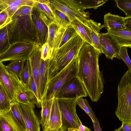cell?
I'll return each instance as SVG.
<instances>
[{
	"label": "cell",
	"mask_w": 131,
	"mask_h": 131,
	"mask_svg": "<svg viewBox=\"0 0 131 131\" xmlns=\"http://www.w3.org/2000/svg\"><path fill=\"white\" fill-rule=\"evenodd\" d=\"M101 53L90 45L85 42L79 52L77 76L88 95L96 102L104 92L103 78L100 70L99 56Z\"/></svg>",
	"instance_id": "1"
},
{
	"label": "cell",
	"mask_w": 131,
	"mask_h": 131,
	"mask_svg": "<svg viewBox=\"0 0 131 131\" xmlns=\"http://www.w3.org/2000/svg\"><path fill=\"white\" fill-rule=\"evenodd\" d=\"M85 42L78 34L60 48L51 52L48 62V82L72 60L78 58L80 50Z\"/></svg>",
	"instance_id": "2"
},
{
	"label": "cell",
	"mask_w": 131,
	"mask_h": 131,
	"mask_svg": "<svg viewBox=\"0 0 131 131\" xmlns=\"http://www.w3.org/2000/svg\"><path fill=\"white\" fill-rule=\"evenodd\" d=\"M32 15L13 18L7 25L10 45L17 42L37 43V32Z\"/></svg>",
	"instance_id": "3"
},
{
	"label": "cell",
	"mask_w": 131,
	"mask_h": 131,
	"mask_svg": "<svg viewBox=\"0 0 131 131\" xmlns=\"http://www.w3.org/2000/svg\"><path fill=\"white\" fill-rule=\"evenodd\" d=\"M118 104L115 114L122 123L131 124V72L122 77L117 87Z\"/></svg>",
	"instance_id": "4"
},
{
	"label": "cell",
	"mask_w": 131,
	"mask_h": 131,
	"mask_svg": "<svg viewBox=\"0 0 131 131\" xmlns=\"http://www.w3.org/2000/svg\"><path fill=\"white\" fill-rule=\"evenodd\" d=\"M51 9L62 13L71 23L75 19H77L87 25V21L89 19L90 14L85 12V9L77 0H48Z\"/></svg>",
	"instance_id": "5"
},
{
	"label": "cell",
	"mask_w": 131,
	"mask_h": 131,
	"mask_svg": "<svg viewBox=\"0 0 131 131\" xmlns=\"http://www.w3.org/2000/svg\"><path fill=\"white\" fill-rule=\"evenodd\" d=\"M78 65L77 58L72 60L52 78L48 82L46 93L42 100L54 98L64 84L72 78L77 76Z\"/></svg>",
	"instance_id": "6"
},
{
	"label": "cell",
	"mask_w": 131,
	"mask_h": 131,
	"mask_svg": "<svg viewBox=\"0 0 131 131\" xmlns=\"http://www.w3.org/2000/svg\"><path fill=\"white\" fill-rule=\"evenodd\" d=\"M62 116V125L60 130L67 131L68 128L79 129L80 120L76 111V100L58 99Z\"/></svg>",
	"instance_id": "7"
},
{
	"label": "cell",
	"mask_w": 131,
	"mask_h": 131,
	"mask_svg": "<svg viewBox=\"0 0 131 131\" xmlns=\"http://www.w3.org/2000/svg\"><path fill=\"white\" fill-rule=\"evenodd\" d=\"M37 44L36 42L13 43L7 50L0 55V61H26L29 59Z\"/></svg>",
	"instance_id": "8"
},
{
	"label": "cell",
	"mask_w": 131,
	"mask_h": 131,
	"mask_svg": "<svg viewBox=\"0 0 131 131\" xmlns=\"http://www.w3.org/2000/svg\"><path fill=\"white\" fill-rule=\"evenodd\" d=\"M88 96L83 84L77 76L64 84L55 96L58 99L76 100L81 97Z\"/></svg>",
	"instance_id": "9"
},
{
	"label": "cell",
	"mask_w": 131,
	"mask_h": 131,
	"mask_svg": "<svg viewBox=\"0 0 131 131\" xmlns=\"http://www.w3.org/2000/svg\"><path fill=\"white\" fill-rule=\"evenodd\" d=\"M0 83L11 102L16 101L17 93L22 84L7 70L6 66L0 61Z\"/></svg>",
	"instance_id": "10"
},
{
	"label": "cell",
	"mask_w": 131,
	"mask_h": 131,
	"mask_svg": "<svg viewBox=\"0 0 131 131\" xmlns=\"http://www.w3.org/2000/svg\"><path fill=\"white\" fill-rule=\"evenodd\" d=\"M99 37L102 53L104 54L108 59L113 60L115 58L119 59L121 47L116 40L107 32L100 33Z\"/></svg>",
	"instance_id": "11"
},
{
	"label": "cell",
	"mask_w": 131,
	"mask_h": 131,
	"mask_svg": "<svg viewBox=\"0 0 131 131\" xmlns=\"http://www.w3.org/2000/svg\"><path fill=\"white\" fill-rule=\"evenodd\" d=\"M17 103L27 131H40V122L35 113L34 108L29 105L18 102Z\"/></svg>",
	"instance_id": "12"
},
{
	"label": "cell",
	"mask_w": 131,
	"mask_h": 131,
	"mask_svg": "<svg viewBox=\"0 0 131 131\" xmlns=\"http://www.w3.org/2000/svg\"><path fill=\"white\" fill-rule=\"evenodd\" d=\"M41 46L37 44L35 48L29 58L32 76L37 86L38 90L39 101L41 104V96L39 84V73L41 61Z\"/></svg>",
	"instance_id": "13"
},
{
	"label": "cell",
	"mask_w": 131,
	"mask_h": 131,
	"mask_svg": "<svg viewBox=\"0 0 131 131\" xmlns=\"http://www.w3.org/2000/svg\"><path fill=\"white\" fill-rule=\"evenodd\" d=\"M32 16L37 32V43L41 46L47 42L48 28L40 17L37 12L33 9Z\"/></svg>",
	"instance_id": "14"
},
{
	"label": "cell",
	"mask_w": 131,
	"mask_h": 131,
	"mask_svg": "<svg viewBox=\"0 0 131 131\" xmlns=\"http://www.w3.org/2000/svg\"><path fill=\"white\" fill-rule=\"evenodd\" d=\"M0 124L3 131H25L14 116L10 109L0 112Z\"/></svg>",
	"instance_id": "15"
},
{
	"label": "cell",
	"mask_w": 131,
	"mask_h": 131,
	"mask_svg": "<svg viewBox=\"0 0 131 131\" xmlns=\"http://www.w3.org/2000/svg\"><path fill=\"white\" fill-rule=\"evenodd\" d=\"M78 34L72 26L59 28L57 32L51 52L53 50L60 48L71 38Z\"/></svg>",
	"instance_id": "16"
},
{
	"label": "cell",
	"mask_w": 131,
	"mask_h": 131,
	"mask_svg": "<svg viewBox=\"0 0 131 131\" xmlns=\"http://www.w3.org/2000/svg\"><path fill=\"white\" fill-rule=\"evenodd\" d=\"M16 101L18 102L30 105L34 108L35 105L38 108L41 107V104L34 93L22 84L17 94Z\"/></svg>",
	"instance_id": "17"
},
{
	"label": "cell",
	"mask_w": 131,
	"mask_h": 131,
	"mask_svg": "<svg viewBox=\"0 0 131 131\" xmlns=\"http://www.w3.org/2000/svg\"><path fill=\"white\" fill-rule=\"evenodd\" d=\"M62 125L61 114L58 100L54 98L51 107L48 129L51 131L60 130Z\"/></svg>",
	"instance_id": "18"
},
{
	"label": "cell",
	"mask_w": 131,
	"mask_h": 131,
	"mask_svg": "<svg viewBox=\"0 0 131 131\" xmlns=\"http://www.w3.org/2000/svg\"><path fill=\"white\" fill-rule=\"evenodd\" d=\"M107 32L115 38L121 47L131 48V30L108 29Z\"/></svg>",
	"instance_id": "19"
},
{
	"label": "cell",
	"mask_w": 131,
	"mask_h": 131,
	"mask_svg": "<svg viewBox=\"0 0 131 131\" xmlns=\"http://www.w3.org/2000/svg\"><path fill=\"white\" fill-rule=\"evenodd\" d=\"M125 17L108 13L104 16V27L107 29L122 30L126 28Z\"/></svg>",
	"instance_id": "20"
},
{
	"label": "cell",
	"mask_w": 131,
	"mask_h": 131,
	"mask_svg": "<svg viewBox=\"0 0 131 131\" xmlns=\"http://www.w3.org/2000/svg\"><path fill=\"white\" fill-rule=\"evenodd\" d=\"M86 26L90 32L93 47L101 53L102 52L100 43L99 34L100 31L104 27L103 26H101L100 23L91 19L88 20Z\"/></svg>",
	"instance_id": "21"
},
{
	"label": "cell",
	"mask_w": 131,
	"mask_h": 131,
	"mask_svg": "<svg viewBox=\"0 0 131 131\" xmlns=\"http://www.w3.org/2000/svg\"><path fill=\"white\" fill-rule=\"evenodd\" d=\"M53 98L42 100L41 102V110L40 123L43 131H47L48 128L49 118Z\"/></svg>",
	"instance_id": "22"
},
{
	"label": "cell",
	"mask_w": 131,
	"mask_h": 131,
	"mask_svg": "<svg viewBox=\"0 0 131 131\" xmlns=\"http://www.w3.org/2000/svg\"><path fill=\"white\" fill-rule=\"evenodd\" d=\"M48 60L41 59L39 73V84L41 100L46 93L48 82Z\"/></svg>",
	"instance_id": "23"
},
{
	"label": "cell",
	"mask_w": 131,
	"mask_h": 131,
	"mask_svg": "<svg viewBox=\"0 0 131 131\" xmlns=\"http://www.w3.org/2000/svg\"><path fill=\"white\" fill-rule=\"evenodd\" d=\"M72 26L77 33L85 41L93 47L90 30L87 26L77 19H75L71 23Z\"/></svg>",
	"instance_id": "24"
},
{
	"label": "cell",
	"mask_w": 131,
	"mask_h": 131,
	"mask_svg": "<svg viewBox=\"0 0 131 131\" xmlns=\"http://www.w3.org/2000/svg\"><path fill=\"white\" fill-rule=\"evenodd\" d=\"M26 61L24 60L11 61L6 67L10 73L20 80L19 75L23 69Z\"/></svg>",
	"instance_id": "25"
},
{
	"label": "cell",
	"mask_w": 131,
	"mask_h": 131,
	"mask_svg": "<svg viewBox=\"0 0 131 131\" xmlns=\"http://www.w3.org/2000/svg\"><path fill=\"white\" fill-rule=\"evenodd\" d=\"M51 9L53 14L54 23L59 28L72 26L69 20L62 13L59 11L53 10L51 8Z\"/></svg>",
	"instance_id": "26"
},
{
	"label": "cell",
	"mask_w": 131,
	"mask_h": 131,
	"mask_svg": "<svg viewBox=\"0 0 131 131\" xmlns=\"http://www.w3.org/2000/svg\"><path fill=\"white\" fill-rule=\"evenodd\" d=\"M31 75L30 62L28 59L26 61L23 69L19 75V78L21 84L27 87Z\"/></svg>",
	"instance_id": "27"
},
{
	"label": "cell",
	"mask_w": 131,
	"mask_h": 131,
	"mask_svg": "<svg viewBox=\"0 0 131 131\" xmlns=\"http://www.w3.org/2000/svg\"><path fill=\"white\" fill-rule=\"evenodd\" d=\"M78 104L82 109L90 117L93 122L99 123V121L90 106L87 100L80 97L76 100Z\"/></svg>",
	"instance_id": "28"
},
{
	"label": "cell",
	"mask_w": 131,
	"mask_h": 131,
	"mask_svg": "<svg viewBox=\"0 0 131 131\" xmlns=\"http://www.w3.org/2000/svg\"><path fill=\"white\" fill-rule=\"evenodd\" d=\"M7 25L0 29V55L5 52L9 47Z\"/></svg>",
	"instance_id": "29"
},
{
	"label": "cell",
	"mask_w": 131,
	"mask_h": 131,
	"mask_svg": "<svg viewBox=\"0 0 131 131\" xmlns=\"http://www.w3.org/2000/svg\"><path fill=\"white\" fill-rule=\"evenodd\" d=\"M33 9L37 12L40 17L48 27L51 22L49 16L42 5L41 0H36Z\"/></svg>",
	"instance_id": "30"
},
{
	"label": "cell",
	"mask_w": 131,
	"mask_h": 131,
	"mask_svg": "<svg viewBox=\"0 0 131 131\" xmlns=\"http://www.w3.org/2000/svg\"><path fill=\"white\" fill-rule=\"evenodd\" d=\"M10 110L15 118L25 131H27L23 117L19 109L17 101L11 102Z\"/></svg>",
	"instance_id": "31"
},
{
	"label": "cell",
	"mask_w": 131,
	"mask_h": 131,
	"mask_svg": "<svg viewBox=\"0 0 131 131\" xmlns=\"http://www.w3.org/2000/svg\"><path fill=\"white\" fill-rule=\"evenodd\" d=\"M10 107L11 102L0 83V112L8 111Z\"/></svg>",
	"instance_id": "32"
},
{
	"label": "cell",
	"mask_w": 131,
	"mask_h": 131,
	"mask_svg": "<svg viewBox=\"0 0 131 131\" xmlns=\"http://www.w3.org/2000/svg\"><path fill=\"white\" fill-rule=\"evenodd\" d=\"M78 1L85 10L86 9L93 8L96 9L102 6L108 1V0H77Z\"/></svg>",
	"instance_id": "33"
},
{
	"label": "cell",
	"mask_w": 131,
	"mask_h": 131,
	"mask_svg": "<svg viewBox=\"0 0 131 131\" xmlns=\"http://www.w3.org/2000/svg\"><path fill=\"white\" fill-rule=\"evenodd\" d=\"M48 28V34L46 42L48 43L51 52L56 35L59 28L54 22H50Z\"/></svg>",
	"instance_id": "34"
},
{
	"label": "cell",
	"mask_w": 131,
	"mask_h": 131,
	"mask_svg": "<svg viewBox=\"0 0 131 131\" xmlns=\"http://www.w3.org/2000/svg\"><path fill=\"white\" fill-rule=\"evenodd\" d=\"M117 7L123 11L126 17L131 16V0H115Z\"/></svg>",
	"instance_id": "35"
},
{
	"label": "cell",
	"mask_w": 131,
	"mask_h": 131,
	"mask_svg": "<svg viewBox=\"0 0 131 131\" xmlns=\"http://www.w3.org/2000/svg\"><path fill=\"white\" fill-rule=\"evenodd\" d=\"M127 47H121L120 51L119 59H122L128 68V70L131 72V62L128 56Z\"/></svg>",
	"instance_id": "36"
},
{
	"label": "cell",
	"mask_w": 131,
	"mask_h": 131,
	"mask_svg": "<svg viewBox=\"0 0 131 131\" xmlns=\"http://www.w3.org/2000/svg\"><path fill=\"white\" fill-rule=\"evenodd\" d=\"M33 7L24 6L19 7L15 12L12 18H13L20 16L32 15Z\"/></svg>",
	"instance_id": "37"
},
{
	"label": "cell",
	"mask_w": 131,
	"mask_h": 131,
	"mask_svg": "<svg viewBox=\"0 0 131 131\" xmlns=\"http://www.w3.org/2000/svg\"><path fill=\"white\" fill-rule=\"evenodd\" d=\"M7 9L0 13V29L7 25L11 21Z\"/></svg>",
	"instance_id": "38"
},
{
	"label": "cell",
	"mask_w": 131,
	"mask_h": 131,
	"mask_svg": "<svg viewBox=\"0 0 131 131\" xmlns=\"http://www.w3.org/2000/svg\"><path fill=\"white\" fill-rule=\"evenodd\" d=\"M51 55V51L47 42L43 44L41 48V59L44 61L49 60Z\"/></svg>",
	"instance_id": "39"
},
{
	"label": "cell",
	"mask_w": 131,
	"mask_h": 131,
	"mask_svg": "<svg viewBox=\"0 0 131 131\" xmlns=\"http://www.w3.org/2000/svg\"><path fill=\"white\" fill-rule=\"evenodd\" d=\"M27 88L34 93L39 102L37 86L32 75H31L30 81Z\"/></svg>",
	"instance_id": "40"
},
{
	"label": "cell",
	"mask_w": 131,
	"mask_h": 131,
	"mask_svg": "<svg viewBox=\"0 0 131 131\" xmlns=\"http://www.w3.org/2000/svg\"><path fill=\"white\" fill-rule=\"evenodd\" d=\"M124 21L126 28L131 30V16L125 17Z\"/></svg>",
	"instance_id": "41"
},
{
	"label": "cell",
	"mask_w": 131,
	"mask_h": 131,
	"mask_svg": "<svg viewBox=\"0 0 131 131\" xmlns=\"http://www.w3.org/2000/svg\"><path fill=\"white\" fill-rule=\"evenodd\" d=\"M121 126L124 131H131V124L122 123Z\"/></svg>",
	"instance_id": "42"
},
{
	"label": "cell",
	"mask_w": 131,
	"mask_h": 131,
	"mask_svg": "<svg viewBox=\"0 0 131 131\" xmlns=\"http://www.w3.org/2000/svg\"><path fill=\"white\" fill-rule=\"evenodd\" d=\"M8 7L7 5L3 1V0H0V13L6 9Z\"/></svg>",
	"instance_id": "43"
},
{
	"label": "cell",
	"mask_w": 131,
	"mask_h": 131,
	"mask_svg": "<svg viewBox=\"0 0 131 131\" xmlns=\"http://www.w3.org/2000/svg\"><path fill=\"white\" fill-rule=\"evenodd\" d=\"M80 125L79 129L80 131H91V130L87 127L83 125L81 121H80Z\"/></svg>",
	"instance_id": "44"
},
{
	"label": "cell",
	"mask_w": 131,
	"mask_h": 131,
	"mask_svg": "<svg viewBox=\"0 0 131 131\" xmlns=\"http://www.w3.org/2000/svg\"><path fill=\"white\" fill-rule=\"evenodd\" d=\"M94 131H102L99 123L93 122Z\"/></svg>",
	"instance_id": "45"
},
{
	"label": "cell",
	"mask_w": 131,
	"mask_h": 131,
	"mask_svg": "<svg viewBox=\"0 0 131 131\" xmlns=\"http://www.w3.org/2000/svg\"><path fill=\"white\" fill-rule=\"evenodd\" d=\"M68 131H80L79 129L73 128H69L68 129Z\"/></svg>",
	"instance_id": "46"
},
{
	"label": "cell",
	"mask_w": 131,
	"mask_h": 131,
	"mask_svg": "<svg viewBox=\"0 0 131 131\" xmlns=\"http://www.w3.org/2000/svg\"><path fill=\"white\" fill-rule=\"evenodd\" d=\"M114 131H124V130L122 128V126H121L119 128L117 129H115Z\"/></svg>",
	"instance_id": "47"
},
{
	"label": "cell",
	"mask_w": 131,
	"mask_h": 131,
	"mask_svg": "<svg viewBox=\"0 0 131 131\" xmlns=\"http://www.w3.org/2000/svg\"><path fill=\"white\" fill-rule=\"evenodd\" d=\"M0 131H3L0 124Z\"/></svg>",
	"instance_id": "48"
},
{
	"label": "cell",
	"mask_w": 131,
	"mask_h": 131,
	"mask_svg": "<svg viewBox=\"0 0 131 131\" xmlns=\"http://www.w3.org/2000/svg\"><path fill=\"white\" fill-rule=\"evenodd\" d=\"M47 131H51L50 130L48 129Z\"/></svg>",
	"instance_id": "49"
},
{
	"label": "cell",
	"mask_w": 131,
	"mask_h": 131,
	"mask_svg": "<svg viewBox=\"0 0 131 131\" xmlns=\"http://www.w3.org/2000/svg\"><path fill=\"white\" fill-rule=\"evenodd\" d=\"M58 131H62V130H59Z\"/></svg>",
	"instance_id": "50"
}]
</instances>
